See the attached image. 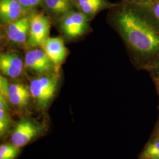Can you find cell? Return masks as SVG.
I'll return each instance as SVG.
<instances>
[{
	"label": "cell",
	"instance_id": "cell-9",
	"mask_svg": "<svg viewBox=\"0 0 159 159\" xmlns=\"http://www.w3.org/2000/svg\"><path fill=\"white\" fill-rule=\"evenodd\" d=\"M24 63L15 53H1L0 56V70L7 77L17 78L22 74Z\"/></svg>",
	"mask_w": 159,
	"mask_h": 159
},
{
	"label": "cell",
	"instance_id": "cell-18",
	"mask_svg": "<svg viewBox=\"0 0 159 159\" xmlns=\"http://www.w3.org/2000/svg\"><path fill=\"white\" fill-rule=\"evenodd\" d=\"M23 7L29 11H33L39 6H41L43 0H18Z\"/></svg>",
	"mask_w": 159,
	"mask_h": 159
},
{
	"label": "cell",
	"instance_id": "cell-10",
	"mask_svg": "<svg viewBox=\"0 0 159 159\" xmlns=\"http://www.w3.org/2000/svg\"><path fill=\"white\" fill-rule=\"evenodd\" d=\"M74 4L75 9L85 15L89 20L98 12L110 10L116 3H112L108 0H74Z\"/></svg>",
	"mask_w": 159,
	"mask_h": 159
},
{
	"label": "cell",
	"instance_id": "cell-2",
	"mask_svg": "<svg viewBox=\"0 0 159 159\" xmlns=\"http://www.w3.org/2000/svg\"><path fill=\"white\" fill-rule=\"evenodd\" d=\"M58 76L56 74H46L31 80L29 89L31 97L41 109L47 108L56 93Z\"/></svg>",
	"mask_w": 159,
	"mask_h": 159
},
{
	"label": "cell",
	"instance_id": "cell-22",
	"mask_svg": "<svg viewBox=\"0 0 159 159\" xmlns=\"http://www.w3.org/2000/svg\"><path fill=\"white\" fill-rule=\"evenodd\" d=\"M153 80L154 83V84L156 85V88L159 96V79Z\"/></svg>",
	"mask_w": 159,
	"mask_h": 159
},
{
	"label": "cell",
	"instance_id": "cell-13",
	"mask_svg": "<svg viewBox=\"0 0 159 159\" xmlns=\"http://www.w3.org/2000/svg\"><path fill=\"white\" fill-rule=\"evenodd\" d=\"M41 7L48 16L60 20L75 9L74 0H43Z\"/></svg>",
	"mask_w": 159,
	"mask_h": 159
},
{
	"label": "cell",
	"instance_id": "cell-17",
	"mask_svg": "<svg viewBox=\"0 0 159 159\" xmlns=\"http://www.w3.org/2000/svg\"><path fill=\"white\" fill-rule=\"evenodd\" d=\"M153 80L159 79V56L150 63L144 69Z\"/></svg>",
	"mask_w": 159,
	"mask_h": 159
},
{
	"label": "cell",
	"instance_id": "cell-6",
	"mask_svg": "<svg viewBox=\"0 0 159 159\" xmlns=\"http://www.w3.org/2000/svg\"><path fill=\"white\" fill-rule=\"evenodd\" d=\"M24 66L37 74H47L51 71L54 64L43 49L35 48L28 51L24 58Z\"/></svg>",
	"mask_w": 159,
	"mask_h": 159
},
{
	"label": "cell",
	"instance_id": "cell-21",
	"mask_svg": "<svg viewBox=\"0 0 159 159\" xmlns=\"http://www.w3.org/2000/svg\"><path fill=\"white\" fill-rule=\"evenodd\" d=\"M123 1H125L126 2H130V3L136 4L139 5H146L148 3L150 2L153 0H123Z\"/></svg>",
	"mask_w": 159,
	"mask_h": 159
},
{
	"label": "cell",
	"instance_id": "cell-19",
	"mask_svg": "<svg viewBox=\"0 0 159 159\" xmlns=\"http://www.w3.org/2000/svg\"><path fill=\"white\" fill-rule=\"evenodd\" d=\"M145 6L153 17L159 21V0H153Z\"/></svg>",
	"mask_w": 159,
	"mask_h": 159
},
{
	"label": "cell",
	"instance_id": "cell-12",
	"mask_svg": "<svg viewBox=\"0 0 159 159\" xmlns=\"http://www.w3.org/2000/svg\"><path fill=\"white\" fill-rule=\"evenodd\" d=\"M31 94L29 87L22 83H14L9 84L8 98L10 104L17 109L25 108L29 104Z\"/></svg>",
	"mask_w": 159,
	"mask_h": 159
},
{
	"label": "cell",
	"instance_id": "cell-23",
	"mask_svg": "<svg viewBox=\"0 0 159 159\" xmlns=\"http://www.w3.org/2000/svg\"><path fill=\"white\" fill-rule=\"evenodd\" d=\"M155 136H156L157 137H159V125H158V126H157V129H156V131Z\"/></svg>",
	"mask_w": 159,
	"mask_h": 159
},
{
	"label": "cell",
	"instance_id": "cell-8",
	"mask_svg": "<svg viewBox=\"0 0 159 159\" xmlns=\"http://www.w3.org/2000/svg\"><path fill=\"white\" fill-rule=\"evenodd\" d=\"M31 12L25 9L18 0H0V20L4 25L28 15Z\"/></svg>",
	"mask_w": 159,
	"mask_h": 159
},
{
	"label": "cell",
	"instance_id": "cell-5",
	"mask_svg": "<svg viewBox=\"0 0 159 159\" xmlns=\"http://www.w3.org/2000/svg\"><path fill=\"white\" fill-rule=\"evenodd\" d=\"M60 27L64 34L70 39L85 33L88 28V18L77 10H73L60 20Z\"/></svg>",
	"mask_w": 159,
	"mask_h": 159
},
{
	"label": "cell",
	"instance_id": "cell-11",
	"mask_svg": "<svg viewBox=\"0 0 159 159\" xmlns=\"http://www.w3.org/2000/svg\"><path fill=\"white\" fill-rule=\"evenodd\" d=\"M42 48L56 66L63 63L67 55V50L60 37H48Z\"/></svg>",
	"mask_w": 159,
	"mask_h": 159
},
{
	"label": "cell",
	"instance_id": "cell-3",
	"mask_svg": "<svg viewBox=\"0 0 159 159\" xmlns=\"http://www.w3.org/2000/svg\"><path fill=\"white\" fill-rule=\"evenodd\" d=\"M44 125L33 120L25 118L18 121L12 131L10 142L18 148H22L39 136Z\"/></svg>",
	"mask_w": 159,
	"mask_h": 159
},
{
	"label": "cell",
	"instance_id": "cell-7",
	"mask_svg": "<svg viewBox=\"0 0 159 159\" xmlns=\"http://www.w3.org/2000/svg\"><path fill=\"white\" fill-rule=\"evenodd\" d=\"M30 13L6 25V35L12 43L23 44L27 43L30 29Z\"/></svg>",
	"mask_w": 159,
	"mask_h": 159
},
{
	"label": "cell",
	"instance_id": "cell-4",
	"mask_svg": "<svg viewBox=\"0 0 159 159\" xmlns=\"http://www.w3.org/2000/svg\"><path fill=\"white\" fill-rule=\"evenodd\" d=\"M50 30V20L43 12L30 13V23L27 43L31 47L43 46L48 39Z\"/></svg>",
	"mask_w": 159,
	"mask_h": 159
},
{
	"label": "cell",
	"instance_id": "cell-20",
	"mask_svg": "<svg viewBox=\"0 0 159 159\" xmlns=\"http://www.w3.org/2000/svg\"><path fill=\"white\" fill-rule=\"evenodd\" d=\"M9 84H10L8 83V80L6 77L1 75L0 76V96L4 97L8 102V91Z\"/></svg>",
	"mask_w": 159,
	"mask_h": 159
},
{
	"label": "cell",
	"instance_id": "cell-16",
	"mask_svg": "<svg viewBox=\"0 0 159 159\" xmlns=\"http://www.w3.org/2000/svg\"><path fill=\"white\" fill-rule=\"evenodd\" d=\"M20 152V148L11 143L2 144L0 146V159H16Z\"/></svg>",
	"mask_w": 159,
	"mask_h": 159
},
{
	"label": "cell",
	"instance_id": "cell-14",
	"mask_svg": "<svg viewBox=\"0 0 159 159\" xmlns=\"http://www.w3.org/2000/svg\"><path fill=\"white\" fill-rule=\"evenodd\" d=\"M9 104L4 97L0 96V136L1 139L6 137L11 125Z\"/></svg>",
	"mask_w": 159,
	"mask_h": 159
},
{
	"label": "cell",
	"instance_id": "cell-1",
	"mask_svg": "<svg viewBox=\"0 0 159 159\" xmlns=\"http://www.w3.org/2000/svg\"><path fill=\"white\" fill-rule=\"evenodd\" d=\"M108 18L136 67L144 70L159 56V21L145 6L123 0L110 9Z\"/></svg>",
	"mask_w": 159,
	"mask_h": 159
},
{
	"label": "cell",
	"instance_id": "cell-15",
	"mask_svg": "<svg viewBox=\"0 0 159 159\" xmlns=\"http://www.w3.org/2000/svg\"><path fill=\"white\" fill-rule=\"evenodd\" d=\"M140 159H159V138L154 136L148 142Z\"/></svg>",
	"mask_w": 159,
	"mask_h": 159
}]
</instances>
